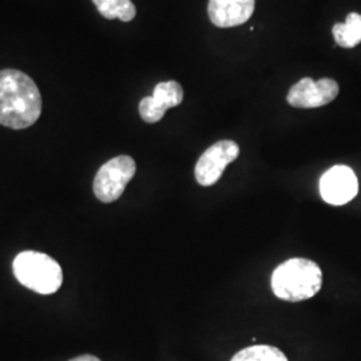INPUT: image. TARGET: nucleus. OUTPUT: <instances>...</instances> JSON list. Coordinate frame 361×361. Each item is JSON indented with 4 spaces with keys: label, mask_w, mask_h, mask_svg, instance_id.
<instances>
[{
    "label": "nucleus",
    "mask_w": 361,
    "mask_h": 361,
    "mask_svg": "<svg viewBox=\"0 0 361 361\" xmlns=\"http://www.w3.org/2000/svg\"><path fill=\"white\" fill-rule=\"evenodd\" d=\"M37 83L13 68L0 71V125L13 130L31 128L42 114Z\"/></svg>",
    "instance_id": "nucleus-1"
},
{
    "label": "nucleus",
    "mask_w": 361,
    "mask_h": 361,
    "mask_svg": "<svg viewBox=\"0 0 361 361\" xmlns=\"http://www.w3.org/2000/svg\"><path fill=\"white\" fill-rule=\"evenodd\" d=\"M271 286L276 297L298 302L316 296L323 286L320 267L307 258H290L271 274Z\"/></svg>",
    "instance_id": "nucleus-2"
},
{
    "label": "nucleus",
    "mask_w": 361,
    "mask_h": 361,
    "mask_svg": "<svg viewBox=\"0 0 361 361\" xmlns=\"http://www.w3.org/2000/svg\"><path fill=\"white\" fill-rule=\"evenodd\" d=\"M16 280L39 295H52L63 283V271L54 258L34 250L19 253L13 262Z\"/></svg>",
    "instance_id": "nucleus-3"
},
{
    "label": "nucleus",
    "mask_w": 361,
    "mask_h": 361,
    "mask_svg": "<svg viewBox=\"0 0 361 361\" xmlns=\"http://www.w3.org/2000/svg\"><path fill=\"white\" fill-rule=\"evenodd\" d=\"M135 171V161L129 155H118L107 161L94 178L92 190L95 197L104 204L114 202L123 194Z\"/></svg>",
    "instance_id": "nucleus-4"
},
{
    "label": "nucleus",
    "mask_w": 361,
    "mask_h": 361,
    "mask_svg": "<svg viewBox=\"0 0 361 361\" xmlns=\"http://www.w3.org/2000/svg\"><path fill=\"white\" fill-rule=\"evenodd\" d=\"M240 155L238 145L224 140L212 145L205 153L200 157L194 174L195 180L201 186H212L219 182L224 174V170Z\"/></svg>",
    "instance_id": "nucleus-5"
},
{
    "label": "nucleus",
    "mask_w": 361,
    "mask_h": 361,
    "mask_svg": "<svg viewBox=\"0 0 361 361\" xmlns=\"http://www.w3.org/2000/svg\"><path fill=\"white\" fill-rule=\"evenodd\" d=\"M338 95V85L331 78H302L288 92V104L297 109H316L331 104Z\"/></svg>",
    "instance_id": "nucleus-6"
},
{
    "label": "nucleus",
    "mask_w": 361,
    "mask_h": 361,
    "mask_svg": "<svg viewBox=\"0 0 361 361\" xmlns=\"http://www.w3.org/2000/svg\"><path fill=\"white\" fill-rule=\"evenodd\" d=\"M357 192V177L355 171L345 165L329 169L320 180V193L324 201L329 205H345L356 197Z\"/></svg>",
    "instance_id": "nucleus-7"
},
{
    "label": "nucleus",
    "mask_w": 361,
    "mask_h": 361,
    "mask_svg": "<svg viewBox=\"0 0 361 361\" xmlns=\"http://www.w3.org/2000/svg\"><path fill=\"white\" fill-rule=\"evenodd\" d=\"M183 101V89L178 82H161L154 87L152 97H145L140 102V114L146 123L159 122L171 107Z\"/></svg>",
    "instance_id": "nucleus-8"
},
{
    "label": "nucleus",
    "mask_w": 361,
    "mask_h": 361,
    "mask_svg": "<svg viewBox=\"0 0 361 361\" xmlns=\"http://www.w3.org/2000/svg\"><path fill=\"white\" fill-rule=\"evenodd\" d=\"M256 0H209L207 13L214 26H241L255 13Z\"/></svg>",
    "instance_id": "nucleus-9"
},
{
    "label": "nucleus",
    "mask_w": 361,
    "mask_h": 361,
    "mask_svg": "<svg viewBox=\"0 0 361 361\" xmlns=\"http://www.w3.org/2000/svg\"><path fill=\"white\" fill-rule=\"evenodd\" d=\"M336 43L344 49H353L361 43V13H348L345 23H336L332 28Z\"/></svg>",
    "instance_id": "nucleus-10"
},
{
    "label": "nucleus",
    "mask_w": 361,
    "mask_h": 361,
    "mask_svg": "<svg viewBox=\"0 0 361 361\" xmlns=\"http://www.w3.org/2000/svg\"><path fill=\"white\" fill-rule=\"evenodd\" d=\"M99 13L111 20L119 19L122 22H131L135 18L137 8L131 0H92Z\"/></svg>",
    "instance_id": "nucleus-11"
},
{
    "label": "nucleus",
    "mask_w": 361,
    "mask_h": 361,
    "mask_svg": "<svg viewBox=\"0 0 361 361\" xmlns=\"http://www.w3.org/2000/svg\"><path fill=\"white\" fill-rule=\"evenodd\" d=\"M231 361H288L284 353L271 345H253L237 352Z\"/></svg>",
    "instance_id": "nucleus-12"
},
{
    "label": "nucleus",
    "mask_w": 361,
    "mask_h": 361,
    "mask_svg": "<svg viewBox=\"0 0 361 361\" xmlns=\"http://www.w3.org/2000/svg\"><path fill=\"white\" fill-rule=\"evenodd\" d=\"M70 361H101L97 356H92V355H82V356H78L74 357Z\"/></svg>",
    "instance_id": "nucleus-13"
}]
</instances>
